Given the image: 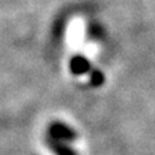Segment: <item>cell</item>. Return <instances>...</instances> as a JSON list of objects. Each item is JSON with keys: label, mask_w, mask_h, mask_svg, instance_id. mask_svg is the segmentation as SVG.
I'll return each instance as SVG.
<instances>
[{"label": "cell", "mask_w": 155, "mask_h": 155, "mask_svg": "<svg viewBox=\"0 0 155 155\" xmlns=\"http://www.w3.org/2000/svg\"><path fill=\"white\" fill-rule=\"evenodd\" d=\"M48 137L53 140H58V141H62V142L74 141L76 138V133L64 123L54 122L48 128Z\"/></svg>", "instance_id": "6da1fadb"}, {"label": "cell", "mask_w": 155, "mask_h": 155, "mask_svg": "<svg viewBox=\"0 0 155 155\" xmlns=\"http://www.w3.org/2000/svg\"><path fill=\"white\" fill-rule=\"evenodd\" d=\"M70 70L75 75H83V74L91 72L92 67H91L89 61L84 56H75L70 61Z\"/></svg>", "instance_id": "7a4b0ae2"}, {"label": "cell", "mask_w": 155, "mask_h": 155, "mask_svg": "<svg viewBox=\"0 0 155 155\" xmlns=\"http://www.w3.org/2000/svg\"><path fill=\"white\" fill-rule=\"evenodd\" d=\"M47 142H48L49 147L53 150V153H54L56 155H78L75 150H72L71 147L66 146L65 142H62V141H58V140H53V138L48 137Z\"/></svg>", "instance_id": "3957f363"}, {"label": "cell", "mask_w": 155, "mask_h": 155, "mask_svg": "<svg viewBox=\"0 0 155 155\" xmlns=\"http://www.w3.org/2000/svg\"><path fill=\"white\" fill-rule=\"evenodd\" d=\"M89 75H91V84L93 87H100V85L104 84L105 76H104V74L100 70H94V69L91 70Z\"/></svg>", "instance_id": "277c9868"}]
</instances>
